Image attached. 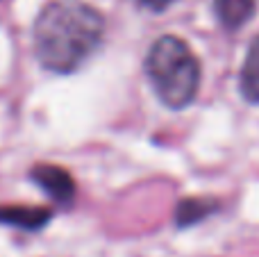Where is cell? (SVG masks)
Wrapping results in <instances>:
<instances>
[{"label":"cell","mask_w":259,"mask_h":257,"mask_svg":"<svg viewBox=\"0 0 259 257\" xmlns=\"http://www.w3.org/2000/svg\"><path fill=\"white\" fill-rule=\"evenodd\" d=\"M27 176H30V180L34 182L57 207H71V205L75 203V196H77L75 178L64 166L39 162L30 168Z\"/></svg>","instance_id":"obj_3"},{"label":"cell","mask_w":259,"mask_h":257,"mask_svg":"<svg viewBox=\"0 0 259 257\" xmlns=\"http://www.w3.org/2000/svg\"><path fill=\"white\" fill-rule=\"evenodd\" d=\"M53 221V209L44 205H0V226L39 232Z\"/></svg>","instance_id":"obj_4"},{"label":"cell","mask_w":259,"mask_h":257,"mask_svg":"<svg viewBox=\"0 0 259 257\" xmlns=\"http://www.w3.org/2000/svg\"><path fill=\"white\" fill-rule=\"evenodd\" d=\"M219 205L202 198H182L175 207V226L178 228H191L196 223L205 221L211 212H216Z\"/></svg>","instance_id":"obj_7"},{"label":"cell","mask_w":259,"mask_h":257,"mask_svg":"<svg viewBox=\"0 0 259 257\" xmlns=\"http://www.w3.org/2000/svg\"><path fill=\"white\" fill-rule=\"evenodd\" d=\"M257 0H216L214 12L225 30H239L252 18Z\"/></svg>","instance_id":"obj_5"},{"label":"cell","mask_w":259,"mask_h":257,"mask_svg":"<svg viewBox=\"0 0 259 257\" xmlns=\"http://www.w3.org/2000/svg\"><path fill=\"white\" fill-rule=\"evenodd\" d=\"M241 94L248 103L259 105V36H255L246 53L241 66V77H239Z\"/></svg>","instance_id":"obj_6"},{"label":"cell","mask_w":259,"mask_h":257,"mask_svg":"<svg viewBox=\"0 0 259 257\" xmlns=\"http://www.w3.org/2000/svg\"><path fill=\"white\" fill-rule=\"evenodd\" d=\"M143 71L157 98L168 109H184L196 100L202 71L184 39L175 34H161L155 39L148 48Z\"/></svg>","instance_id":"obj_2"},{"label":"cell","mask_w":259,"mask_h":257,"mask_svg":"<svg viewBox=\"0 0 259 257\" xmlns=\"http://www.w3.org/2000/svg\"><path fill=\"white\" fill-rule=\"evenodd\" d=\"M173 3H175V0H137L139 7L148 9V12H155V14L166 12V9H168Z\"/></svg>","instance_id":"obj_8"},{"label":"cell","mask_w":259,"mask_h":257,"mask_svg":"<svg viewBox=\"0 0 259 257\" xmlns=\"http://www.w3.org/2000/svg\"><path fill=\"white\" fill-rule=\"evenodd\" d=\"M105 16L84 0H48L32 25V50L41 68L57 75L80 71L105 41Z\"/></svg>","instance_id":"obj_1"}]
</instances>
